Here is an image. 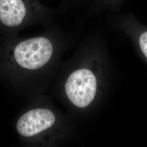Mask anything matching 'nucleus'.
<instances>
[{
    "instance_id": "nucleus-3",
    "label": "nucleus",
    "mask_w": 147,
    "mask_h": 147,
    "mask_svg": "<svg viewBox=\"0 0 147 147\" xmlns=\"http://www.w3.org/2000/svg\"><path fill=\"white\" fill-rule=\"evenodd\" d=\"M56 117L52 111L46 109H36L23 115L16 124V130L22 136L37 135L53 126Z\"/></svg>"
},
{
    "instance_id": "nucleus-4",
    "label": "nucleus",
    "mask_w": 147,
    "mask_h": 147,
    "mask_svg": "<svg viewBox=\"0 0 147 147\" xmlns=\"http://www.w3.org/2000/svg\"><path fill=\"white\" fill-rule=\"evenodd\" d=\"M26 14L24 0H0V21L6 26H19Z\"/></svg>"
},
{
    "instance_id": "nucleus-1",
    "label": "nucleus",
    "mask_w": 147,
    "mask_h": 147,
    "mask_svg": "<svg viewBox=\"0 0 147 147\" xmlns=\"http://www.w3.org/2000/svg\"><path fill=\"white\" fill-rule=\"evenodd\" d=\"M53 54V44L45 37H36L22 41L14 50L17 64L22 68L31 70L44 66Z\"/></svg>"
},
{
    "instance_id": "nucleus-5",
    "label": "nucleus",
    "mask_w": 147,
    "mask_h": 147,
    "mask_svg": "<svg viewBox=\"0 0 147 147\" xmlns=\"http://www.w3.org/2000/svg\"><path fill=\"white\" fill-rule=\"evenodd\" d=\"M139 44L142 53L147 58V31L144 32L139 38Z\"/></svg>"
},
{
    "instance_id": "nucleus-2",
    "label": "nucleus",
    "mask_w": 147,
    "mask_h": 147,
    "mask_svg": "<svg viewBox=\"0 0 147 147\" xmlns=\"http://www.w3.org/2000/svg\"><path fill=\"white\" fill-rule=\"evenodd\" d=\"M96 87V79L94 74L88 69H81L69 76L65 84V91L74 105L84 108L94 99Z\"/></svg>"
}]
</instances>
